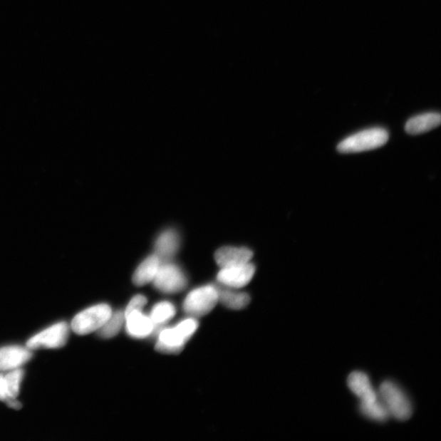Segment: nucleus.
<instances>
[{"mask_svg": "<svg viewBox=\"0 0 441 441\" xmlns=\"http://www.w3.org/2000/svg\"><path fill=\"white\" fill-rule=\"evenodd\" d=\"M360 411L363 415L377 422H385L390 417L389 413L379 398L370 402H360Z\"/></svg>", "mask_w": 441, "mask_h": 441, "instance_id": "nucleus-16", "label": "nucleus"}, {"mask_svg": "<svg viewBox=\"0 0 441 441\" xmlns=\"http://www.w3.org/2000/svg\"><path fill=\"white\" fill-rule=\"evenodd\" d=\"M113 314V310L108 304H98L92 306L76 315L71 322V329L78 335H87L102 327L109 317Z\"/></svg>", "mask_w": 441, "mask_h": 441, "instance_id": "nucleus-4", "label": "nucleus"}, {"mask_svg": "<svg viewBox=\"0 0 441 441\" xmlns=\"http://www.w3.org/2000/svg\"><path fill=\"white\" fill-rule=\"evenodd\" d=\"M125 321L126 331L132 338H147L153 331V322L150 317L143 315L142 311L133 312L125 316Z\"/></svg>", "mask_w": 441, "mask_h": 441, "instance_id": "nucleus-13", "label": "nucleus"}, {"mask_svg": "<svg viewBox=\"0 0 441 441\" xmlns=\"http://www.w3.org/2000/svg\"><path fill=\"white\" fill-rule=\"evenodd\" d=\"M33 354L27 348L11 346L0 348V372L20 368L31 360Z\"/></svg>", "mask_w": 441, "mask_h": 441, "instance_id": "nucleus-9", "label": "nucleus"}, {"mask_svg": "<svg viewBox=\"0 0 441 441\" xmlns=\"http://www.w3.org/2000/svg\"><path fill=\"white\" fill-rule=\"evenodd\" d=\"M11 399L14 398H10L4 376L3 375H0V400L7 402Z\"/></svg>", "mask_w": 441, "mask_h": 441, "instance_id": "nucleus-22", "label": "nucleus"}, {"mask_svg": "<svg viewBox=\"0 0 441 441\" xmlns=\"http://www.w3.org/2000/svg\"><path fill=\"white\" fill-rule=\"evenodd\" d=\"M388 133L381 128H373L353 134L340 142L338 150L341 153L366 152L384 146L388 141Z\"/></svg>", "mask_w": 441, "mask_h": 441, "instance_id": "nucleus-3", "label": "nucleus"}, {"mask_svg": "<svg viewBox=\"0 0 441 441\" xmlns=\"http://www.w3.org/2000/svg\"><path fill=\"white\" fill-rule=\"evenodd\" d=\"M219 303V290L212 286L194 289L183 303V310L190 316L200 317L209 313Z\"/></svg>", "mask_w": 441, "mask_h": 441, "instance_id": "nucleus-5", "label": "nucleus"}, {"mask_svg": "<svg viewBox=\"0 0 441 441\" xmlns=\"http://www.w3.org/2000/svg\"><path fill=\"white\" fill-rule=\"evenodd\" d=\"M24 378V371L21 370V368L9 371L7 375L4 376L11 398L16 399L19 395L20 386Z\"/></svg>", "mask_w": 441, "mask_h": 441, "instance_id": "nucleus-20", "label": "nucleus"}, {"mask_svg": "<svg viewBox=\"0 0 441 441\" xmlns=\"http://www.w3.org/2000/svg\"><path fill=\"white\" fill-rule=\"evenodd\" d=\"M348 384L350 390L360 402H370L378 398V390L373 388L370 379L362 372L351 373Z\"/></svg>", "mask_w": 441, "mask_h": 441, "instance_id": "nucleus-11", "label": "nucleus"}, {"mask_svg": "<svg viewBox=\"0 0 441 441\" xmlns=\"http://www.w3.org/2000/svg\"><path fill=\"white\" fill-rule=\"evenodd\" d=\"M180 247V239L174 230H167L160 234L155 243V255L166 261L174 256Z\"/></svg>", "mask_w": 441, "mask_h": 441, "instance_id": "nucleus-12", "label": "nucleus"}, {"mask_svg": "<svg viewBox=\"0 0 441 441\" xmlns=\"http://www.w3.org/2000/svg\"><path fill=\"white\" fill-rule=\"evenodd\" d=\"M154 286L165 294H176L182 291L187 286L185 274L175 264L160 265L154 279Z\"/></svg>", "mask_w": 441, "mask_h": 441, "instance_id": "nucleus-7", "label": "nucleus"}, {"mask_svg": "<svg viewBox=\"0 0 441 441\" xmlns=\"http://www.w3.org/2000/svg\"><path fill=\"white\" fill-rule=\"evenodd\" d=\"M147 303V300L145 296L137 295L133 298L130 303H128L125 312V317L133 313V312L142 311L145 305Z\"/></svg>", "mask_w": 441, "mask_h": 441, "instance_id": "nucleus-21", "label": "nucleus"}, {"mask_svg": "<svg viewBox=\"0 0 441 441\" xmlns=\"http://www.w3.org/2000/svg\"><path fill=\"white\" fill-rule=\"evenodd\" d=\"M161 265V261L155 254L145 259L138 266L133 276V281L138 286H143L154 281Z\"/></svg>", "mask_w": 441, "mask_h": 441, "instance_id": "nucleus-15", "label": "nucleus"}, {"mask_svg": "<svg viewBox=\"0 0 441 441\" xmlns=\"http://www.w3.org/2000/svg\"><path fill=\"white\" fill-rule=\"evenodd\" d=\"M219 301L229 309L241 310L250 303V296L247 293L219 290Z\"/></svg>", "mask_w": 441, "mask_h": 441, "instance_id": "nucleus-17", "label": "nucleus"}, {"mask_svg": "<svg viewBox=\"0 0 441 441\" xmlns=\"http://www.w3.org/2000/svg\"><path fill=\"white\" fill-rule=\"evenodd\" d=\"M378 395L386 406L390 417L406 421L412 416L411 401L398 385L390 381L383 382L378 390Z\"/></svg>", "mask_w": 441, "mask_h": 441, "instance_id": "nucleus-2", "label": "nucleus"}, {"mask_svg": "<svg viewBox=\"0 0 441 441\" xmlns=\"http://www.w3.org/2000/svg\"><path fill=\"white\" fill-rule=\"evenodd\" d=\"M70 327L66 322L56 323L35 335L26 343L28 349H58L63 348L68 340Z\"/></svg>", "mask_w": 441, "mask_h": 441, "instance_id": "nucleus-6", "label": "nucleus"}, {"mask_svg": "<svg viewBox=\"0 0 441 441\" xmlns=\"http://www.w3.org/2000/svg\"><path fill=\"white\" fill-rule=\"evenodd\" d=\"M255 274L254 264H245L243 265L222 268L217 274V281L224 286L239 289L247 286L252 281Z\"/></svg>", "mask_w": 441, "mask_h": 441, "instance_id": "nucleus-8", "label": "nucleus"}, {"mask_svg": "<svg viewBox=\"0 0 441 441\" xmlns=\"http://www.w3.org/2000/svg\"><path fill=\"white\" fill-rule=\"evenodd\" d=\"M125 321V313L120 311L111 314L109 319L100 327L98 332L100 338L108 339L114 338L121 331L123 323Z\"/></svg>", "mask_w": 441, "mask_h": 441, "instance_id": "nucleus-18", "label": "nucleus"}, {"mask_svg": "<svg viewBox=\"0 0 441 441\" xmlns=\"http://www.w3.org/2000/svg\"><path fill=\"white\" fill-rule=\"evenodd\" d=\"M197 328L198 322L190 318L175 328L165 329L160 333L156 351L164 354H180Z\"/></svg>", "mask_w": 441, "mask_h": 441, "instance_id": "nucleus-1", "label": "nucleus"}, {"mask_svg": "<svg viewBox=\"0 0 441 441\" xmlns=\"http://www.w3.org/2000/svg\"><path fill=\"white\" fill-rule=\"evenodd\" d=\"M439 113H426L413 117L405 125V131L411 135H417L431 131L440 125Z\"/></svg>", "mask_w": 441, "mask_h": 441, "instance_id": "nucleus-14", "label": "nucleus"}, {"mask_svg": "<svg viewBox=\"0 0 441 441\" xmlns=\"http://www.w3.org/2000/svg\"><path fill=\"white\" fill-rule=\"evenodd\" d=\"M176 313V309L175 306L169 303V301H162L158 304H156L152 312H150V320L155 325H160L167 321H170L171 318L174 317Z\"/></svg>", "mask_w": 441, "mask_h": 441, "instance_id": "nucleus-19", "label": "nucleus"}, {"mask_svg": "<svg viewBox=\"0 0 441 441\" xmlns=\"http://www.w3.org/2000/svg\"><path fill=\"white\" fill-rule=\"evenodd\" d=\"M5 403H6L11 409L20 410L22 408V405L21 404V402L16 400V399H11L7 402H5Z\"/></svg>", "mask_w": 441, "mask_h": 441, "instance_id": "nucleus-23", "label": "nucleus"}, {"mask_svg": "<svg viewBox=\"0 0 441 441\" xmlns=\"http://www.w3.org/2000/svg\"><path fill=\"white\" fill-rule=\"evenodd\" d=\"M215 261L222 268L248 264L253 252L247 248L222 247L215 253Z\"/></svg>", "mask_w": 441, "mask_h": 441, "instance_id": "nucleus-10", "label": "nucleus"}]
</instances>
